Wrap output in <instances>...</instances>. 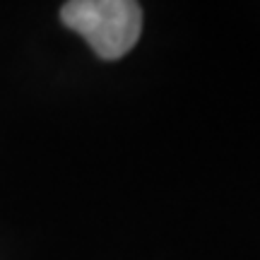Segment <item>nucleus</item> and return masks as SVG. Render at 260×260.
Wrapping results in <instances>:
<instances>
[{"label":"nucleus","instance_id":"f257e3e1","mask_svg":"<svg viewBox=\"0 0 260 260\" xmlns=\"http://www.w3.org/2000/svg\"><path fill=\"white\" fill-rule=\"evenodd\" d=\"M60 19L106 60L125 56L142 29V10L133 0H73L63 5Z\"/></svg>","mask_w":260,"mask_h":260}]
</instances>
